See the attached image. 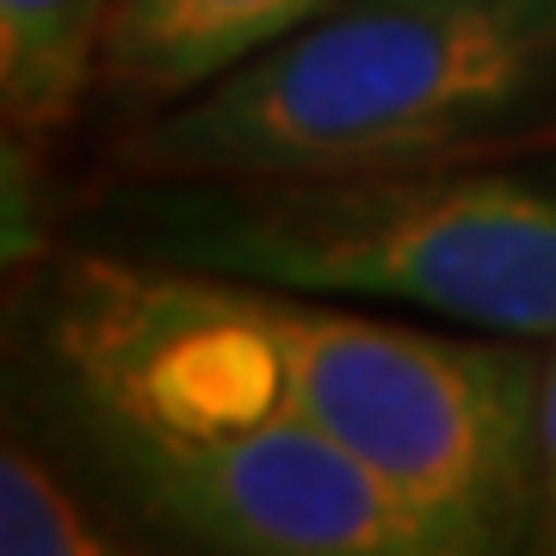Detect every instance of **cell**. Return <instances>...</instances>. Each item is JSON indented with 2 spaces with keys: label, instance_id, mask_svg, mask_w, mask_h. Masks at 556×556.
Returning <instances> with one entry per match:
<instances>
[{
  "label": "cell",
  "instance_id": "6da1fadb",
  "mask_svg": "<svg viewBox=\"0 0 556 556\" xmlns=\"http://www.w3.org/2000/svg\"><path fill=\"white\" fill-rule=\"evenodd\" d=\"M56 358L105 457L211 556H439L291 402L260 285L167 260H80Z\"/></svg>",
  "mask_w": 556,
  "mask_h": 556
},
{
  "label": "cell",
  "instance_id": "7a4b0ae2",
  "mask_svg": "<svg viewBox=\"0 0 556 556\" xmlns=\"http://www.w3.org/2000/svg\"><path fill=\"white\" fill-rule=\"evenodd\" d=\"M556 130V0H334L137 137L161 179L365 174Z\"/></svg>",
  "mask_w": 556,
  "mask_h": 556
},
{
  "label": "cell",
  "instance_id": "3957f363",
  "mask_svg": "<svg viewBox=\"0 0 556 556\" xmlns=\"http://www.w3.org/2000/svg\"><path fill=\"white\" fill-rule=\"evenodd\" d=\"M142 260L291 298L390 303L477 334L556 340V174L420 161L365 174L167 179L130 204Z\"/></svg>",
  "mask_w": 556,
  "mask_h": 556
},
{
  "label": "cell",
  "instance_id": "277c9868",
  "mask_svg": "<svg viewBox=\"0 0 556 556\" xmlns=\"http://www.w3.org/2000/svg\"><path fill=\"white\" fill-rule=\"evenodd\" d=\"M291 402L371 470L439 556H538V378L507 334H439L266 291Z\"/></svg>",
  "mask_w": 556,
  "mask_h": 556
},
{
  "label": "cell",
  "instance_id": "5b68a950",
  "mask_svg": "<svg viewBox=\"0 0 556 556\" xmlns=\"http://www.w3.org/2000/svg\"><path fill=\"white\" fill-rule=\"evenodd\" d=\"M334 0H118L100 87L167 105L248 68Z\"/></svg>",
  "mask_w": 556,
  "mask_h": 556
},
{
  "label": "cell",
  "instance_id": "8992f818",
  "mask_svg": "<svg viewBox=\"0 0 556 556\" xmlns=\"http://www.w3.org/2000/svg\"><path fill=\"white\" fill-rule=\"evenodd\" d=\"M118 0H0V105L25 137H50L100 80Z\"/></svg>",
  "mask_w": 556,
  "mask_h": 556
},
{
  "label": "cell",
  "instance_id": "52a82bcc",
  "mask_svg": "<svg viewBox=\"0 0 556 556\" xmlns=\"http://www.w3.org/2000/svg\"><path fill=\"white\" fill-rule=\"evenodd\" d=\"M0 556H124L31 452L0 457Z\"/></svg>",
  "mask_w": 556,
  "mask_h": 556
},
{
  "label": "cell",
  "instance_id": "ba28073f",
  "mask_svg": "<svg viewBox=\"0 0 556 556\" xmlns=\"http://www.w3.org/2000/svg\"><path fill=\"white\" fill-rule=\"evenodd\" d=\"M538 556H556V346L538 378Z\"/></svg>",
  "mask_w": 556,
  "mask_h": 556
}]
</instances>
